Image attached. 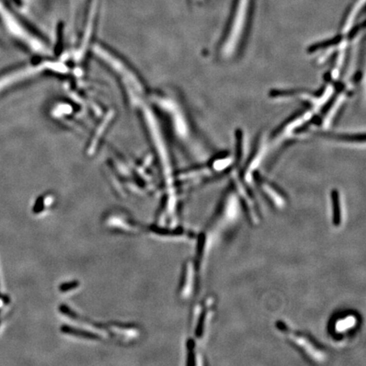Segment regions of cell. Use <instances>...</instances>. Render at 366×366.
Instances as JSON below:
<instances>
[{
	"instance_id": "5b68a950",
	"label": "cell",
	"mask_w": 366,
	"mask_h": 366,
	"mask_svg": "<svg viewBox=\"0 0 366 366\" xmlns=\"http://www.w3.org/2000/svg\"><path fill=\"white\" fill-rule=\"evenodd\" d=\"M194 269H193V264L192 262H189L186 264V269H185V274H184V279H183V293L188 296L192 293V288L194 287Z\"/></svg>"
},
{
	"instance_id": "6da1fadb",
	"label": "cell",
	"mask_w": 366,
	"mask_h": 366,
	"mask_svg": "<svg viewBox=\"0 0 366 366\" xmlns=\"http://www.w3.org/2000/svg\"><path fill=\"white\" fill-rule=\"evenodd\" d=\"M276 327L309 360L319 364L323 363L327 360V354L312 337L307 334L302 333L301 331L292 329L291 327H288L282 321H277Z\"/></svg>"
},
{
	"instance_id": "7a4b0ae2",
	"label": "cell",
	"mask_w": 366,
	"mask_h": 366,
	"mask_svg": "<svg viewBox=\"0 0 366 366\" xmlns=\"http://www.w3.org/2000/svg\"><path fill=\"white\" fill-rule=\"evenodd\" d=\"M259 187L266 199L270 204H272L274 208L282 210L286 207L287 198L282 192L277 189V187L264 180L259 181Z\"/></svg>"
},
{
	"instance_id": "277c9868",
	"label": "cell",
	"mask_w": 366,
	"mask_h": 366,
	"mask_svg": "<svg viewBox=\"0 0 366 366\" xmlns=\"http://www.w3.org/2000/svg\"><path fill=\"white\" fill-rule=\"evenodd\" d=\"M331 206H332V220L333 225L339 226L342 221V204H341V198L338 192L334 191L331 192Z\"/></svg>"
},
{
	"instance_id": "3957f363",
	"label": "cell",
	"mask_w": 366,
	"mask_h": 366,
	"mask_svg": "<svg viewBox=\"0 0 366 366\" xmlns=\"http://www.w3.org/2000/svg\"><path fill=\"white\" fill-rule=\"evenodd\" d=\"M358 323L359 320L357 316L353 314L341 315L334 321L332 331L336 335L349 333L355 327H357Z\"/></svg>"
}]
</instances>
